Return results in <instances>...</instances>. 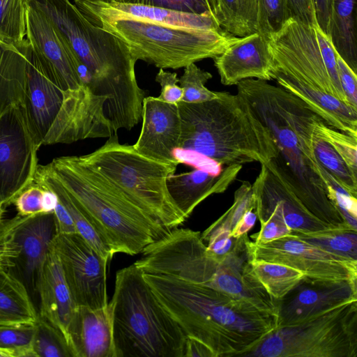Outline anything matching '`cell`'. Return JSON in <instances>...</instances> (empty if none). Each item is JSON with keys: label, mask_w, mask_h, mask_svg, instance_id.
<instances>
[{"label": "cell", "mask_w": 357, "mask_h": 357, "mask_svg": "<svg viewBox=\"0 0 357 357\" xmlns=\"http://www.w3.org/2000/svg\"><path fill=\"white\" fill-rule=\"evenodd\" d=\"M252 184L255 212L260 224L271 214L280 216L291 231L313 232L331 228L314 216L302 202L264 165Z\"/></svg>", "instance_id": "d6986e66"}, {"label": "cell", "mask_w": 357, "mask_h": 357, "mask_svg": "<svg viewBox=\"0 0 357 357\" xmlns=\"http://www.w3.org/2000/svg\"><path fill=\"white\" fill-rule=\"evenodd\" d=\"M80 156L164 227L174 229L186 220L167 187L168 176L178 165L142 155L133 145L121 144L117 133L93 152Z\"/></svg>", "instance_id": "52a82bcc"}, {"label": "cell", "mask_w": 357, "mask_h": 357, "mask_svg": "<svg viewBox=\"0 0 357 357\" xmlns=\"http://www.w3.org/2000/svg\"><path fill=\"white\" fill-rule=\"evenodd\" d=\"M268 42L273 70L349 105L339 80L337 52L317 26L289 18L280 31L268 36Z\"/></svg>", "instance_id": "30bf717a"}, {"label": "cell", "mask_w": 357, "mask_h": 357, "mask_svg": "<svg viewBox=\"0 0 357 357\" xmlns=\"http://www.w3.org/2000/svg\"><path fill=\"white\" fill-rule=\"evenodd\" d=\"M213 60L224 85H236L247 79H273L268 37L258 32L238 37Z\"/></svg>", "instance_id": "44dd1931"}, {"label": "cell", "mask_w": 357, "mask_h": 357, "mask_svg": "<svg viewBox=\"0 0 357 357\" xmlns=\"http://www.w3.org/2000/svg\"><path fill=\"white\" fill-rule=\"evenodd\" d=\"M260 225V230L250 236V238L253 240L252 241L256 243H268L291 232V230L288 227L282 218L275 213L271 214Z\"/></svg>", "instance_id": "ee69618b"}, {"label": "cell", "mask_w": 357, "mask_h": 357, "mask_svg": "<svg viewBox=\"0 0 357 357\" xmlns=\"http://www.w3.org/2000/svg\"><path fill=\"white\" fill-rule=\"evenodd\" d=\"M255 208V199L252 185L243 181L234 192L231 206L208 228L223 229L231 232L243 215L248 210Z\"/></svg>", "instance_id": "f35d334b"}, {"label": "cell", "mask_w": 357, "mask_h": 357, "mask_svg": "<svg viewBox=\"0 0 357 357\" xmlns=\"http://www.w3.org/2000/svg\"><path fill=\"white\" fill-rule=\"evenodd\" d=\"M142 126L135 149L151 160L178 165L174 151L179 147L181 122L177 105L148 96L143 100Z\"/></svg>", "instance_id": "ffe728a7"}, {"label": "cell", "mask_w": 357, "mask_h": 357, "mask_svg": "<svg viewBox=\"0 0 357 357\" xmlns=\"http://www.w3.org/2000/svg\"><path fill=\"white\" fill-rule=\"evenodd\" d=\"M242 167L241 165L225 166L218 176L195 169L174 173L167 178V190L174 204L187 219L206 198L225 192L236 179Z\"/></svg>", "instance_id": "cb8c5ba5"}, {"label": "cell", "mask_w": 357, "mask_h": 357, "mask_svg": "<svg viewBox=\"0 0 357 357\" xmlns=\"http://www.w3.org/2000/svg\"><path fill=\"white\" fill-rule=\"evenodd\" d=\"M52 21L87 73L85 84L106 96L104 111L114 133L131 130L142 120L144 91L138 85L137 60L113 33L88 20L70 0H29Z\"/></svg>", "instance_id": "3957f363"}, {"label": "cell", "mask_w": 357, "mask_h": 357, "mask_svg": "<svg viewBox=\"0 0 357 357\" xmlns=\"http://www.w3.org/2000/svg\"><path fill=\"white\" fill-rule=\"evenodd\" d=\"M26 0H0V40L23 41L26 36Z\"/></svg>", "instance_id": "e575fe53"}, {"label": "cell", "mask_w": 357, "mask_h": 357, "mask_svg": "<svg viewBox=\"0 0 357 357\" xmlns=\"http://www.w3.org/2000/svg\"><path fill=\"white\" fill-rule=\"evenodd\" d=\"M176 105L181 122L179 148L197 151L223 167L265 165L276 156L268 129L237 93L220 91L211 100Z\"/></svg>", "instance_id": "277c9868"}, {"label": "cell", "mask_w": 357, "mask_h": 357, "mask_svg": "<svg viewBox=\"0 0 357 357\" xmlns=\"http://www.w3.org/2000/svg\"><path fill=\"white\" fill-rule=\"evenodd\" d=\"M54 215L57 234H67L78 233L70 213L59 200L54 208Z\"/></svg>", "instance_id": "681fc988"}, {"label": "cell", "mask_w": 357, "mask_h": 357, "mask_svg": "<svg viewBox=\"0 0 357 357\" xmlns=\"http://www.w3.org/2000/svg\"><path fill=\"white\" fill-rule=\"evenodd\" d=\"M56 234L54 212L25 216L17 214L0 221V242H11L18 252L10 269L26 286L33 301L39 272Z\"/></svg>", "instance_id": "5bb4252c"}, {"label": "cell", "mask_w": 357, "mask_h": 357, "mask_svg": "<svg viewBox=\"0 0 357 357\" xmlns=\"http://www.w3.org/2000/svg\"><path fill=\"white\" fill-rule=\"evenodd\" d=\"M73 357H116L112 309L78 305L68 330Z\"/></svg>", "instance_id": "7402d4cb"}, {"label": "cell", "mask_w": 357, "mask_h": 357, "mask_svg": "<svg viewBox=\"0 0 357 357\" xmlns=\"http://www.w3.org/2000/svg\"><path fill=\"white\" fill-rule=\"evenodd\" d=\"M64 100L65 91L56 84L52 72L30 45L24 95L21 105L38 149L43 145H47Z\"/></svg>", "instance_id": "9a60e30c"}, {"label": "cell", "mask_w": 357, "mask_h": 357, "mask_svg": "<svg viewBox=\"0 0 357 357\" xmlns=\"http://www.w3.org/2000/svg\"><path fill=\"white\" fill-rule=\"evenodd\" d=\"M22 105L0 116V205L14 199L34 181L37 151Z\"/></svg>", "instance_id": "4fadbf2b"}, {"label": "cell", "mask_w": 357, "mask_h": 357, "mask_svg": "<svg viewBox=\"0 0 357 357\" xmlns=\"http://www.w3.org/2000/svg\"><path fill=\"white\" fill-rule=\"evenodd\" d=\"M0 357H13V356L9 351L0 348Z\"/></svg>", "instance_id": "db71d44e"}, {"label": "cell", "mask_w": 357, "mask_h": 357, "mask_svg": "<svg viewBox=\"0 0 357 357\" xmlns=\"http://www.w3.org/2000/svg\"><path fill=\"white\" fill-rule=\"evenodd\" d=\"M211 78L212 75L209 72L201 69L195 63L185 66L178 80L183 91L181 101L195 103L217 98L219 92L211 91L205 86Z\"/></svg>", "instance_id": "8d00e7d4"}, {"label": "cell", "mask_w": 357, "mask_h": 357, "mask_svg": "<svg viewBox=\"0 0 357 357\" xmlns=\"http://www.w3.org/2000/svg\"><path fill=\"white\" fill-rule=\"evenodd\" d=\"M291 18L317 26L314 0H287Z\"/></svg>", "instance_id": "7dc6e473"}, {"label": "cell", "mask_w": 357, "mask_h": 357, "mask_svg": "<svg viewBox=\"0 0 357 357\" xmlns=\"http://www.w3.org/2000/svg\"><path fill=\"white\" fill-rule=\"evenodd\" d=\"M259 0H215V18L220 26L236 37L258 31Z\"/></svg>", "instance_id": "f546056e"}, {"label": "cell", "mask_w": 357, "mask_h": 357, "mask_svg": "<svg viewBox=\"0 0 357 357\" xmlns=\"http://www.w3.org/2000/svg\"><path fill=\"white\" fill-rule=\"evenodd\" d=\"M143 276L185 335L215 357L241 356L278 326V314L249 301L170 276Z\"/></svg>", "instance_id": "7a4b0ae2"}, {"label": "cell", "mask_w": 357, "mask_h": 357, "mask_svg": "<svg viewBox=\"0 0 357 357\" xmlns=\"http://www.w3.org/2000/svg\"><path fill=\"white\" fill-rule=\"evenodd\" d=\"M36 294L39 300L38 314L59 329L67 340L68 327L77 305L59 260L50 248L39 272Z\"/></svg>", "instance_id": "603a6c76"}, {"label": "cell", "mask_w": 357, "mask_h": 357, "mask_svg": "<svg viewBox=\"0 0 357 357\" xmlns=\"http://www.w3.org/2000/svg\"><path fill=\"white\" fill-rule=\"evenodd\" d=\"M315 128L357 176V137L332 128L321 119Z\"/></svg>", "instance_id": "74e56055"}, {"label": "cell", "mask_w": 357, "mask_h": 357, "mask_svg": "<svg viewBox=\"0 0 357 357\" xmlns=\"http://www.w3.org/2000/svg\"><path fill=\"white\" fill-rule=\"evenodd\" d=\"M278 85L301 100L332 128L357 137V108L325 92L273 70Z\"/></svg>", "instance_id": "d4e9b609"}, {"label": "cell", "mask_w": 357, "mask_h": 357, "mask_svg": "<svg viewBox=\"0 0 357 357\" xmlns=\"http://www.w3.org/2000/svg\"><path fill=\"white\" fill-rule=\"evenodd\" d=\"M212 3H213V8H214V11H215V0H211Z\"/></svg>", "instance_id": "9f6ffc18"}, {"label": "cell", "mask_w": 357, "mask_h": 357, "mask_svg": "<svg viewBox=\"0 0 357 357\" xmlns=\"http://www.w3.org/2000/svg\"><path fill=\"white\" fill-rule=\"evenodd\" d=\"M357 300V281H328L304 277L277 300L278 327L302 323L349 301Z\"/></svg>", "instance_id": "e0dca14e"}, {"label": "cell", "mask_w": 357, "mask_h": 357, "mask_svg": "<svg viewBox=\"0 0 357 357\" xmlns=\"http://www.w3.org/2000/svg\"><path fill=\"white\" fill-rule=\"evenodd\" d=\"M291 233L328 253L357 261V230L334 228L313 232Z\"/></svg>", "instance_id": "d6a6232c"}, {"label": "cell", "mask_w": 357, "mask_h": 357, "mask_svg": "<svg viewBox=\"0 0 357 357\" xmlns=\"http://www.w3.org/2000/svg\"><path fill=\"white\" fill-rule=\"evenodd\" d=\"M47 165L115 254H139L171 230L138 207L81 156L56 158Z\"/></svg>", "instance_id": "5b68a950"}, {"label": "cell", "mask_w": 357, "mask_h": 357, "mask_svg": "<svg viewBox=\"0 0 357 357\" xmlns=\"http://www.w3.org/2000/svg\"><path fill=\"white\" fill-rule=\"evenodd\" d=\"M25 17L26 39L52 72L56 84L63 91L82 86L79 71L84 66L52 21L29 0Z\"/></svg>", "instance_id": "2e32d148"}, {"label": "cell", "mask_w": 357, "mask_h": 357, "mask_svg": "<svg viewBox=\"0 0 357 357\" xmlns=\"http://www.w3.org/2000/svg\"><path fill=\"white\" fill-rule=\"evenodd\" d=\"M37 318L26 286L10 268L0 266V325L35 323Z\"/></svg>", "instance_id": "4316f807"}, {"label": "cell", "mask_w": 357, "mask_h": 357, "mask_svg": "<svg viewBox=\"0 0 357 357\" xmlns=\"http://www.w3.org/2000/svg\"><path fill=\"white\" fill-rule=\"evenodd\" d=\"M317 123V122H316ZM316 124V123H315ZM311 146L316 162L351 195L357 197V176L314 126Z\"/></svg>", "instance_id": "4dcf8cb0"}, {"label": "cell", "mask_w": 357, "mask_h": 357, "mask_svg": "<svg viewBox=\"0 0 357 357\" xmlns=\"http://www.w3.org/2000/svg\"><path fill=\"white\" fill-rule=\"evenodd\" d=\"M107 2L141 4L167 8L174 10L211 15L215 11L211 0H102Z\"/></svg>", "instance_id": "60d3db41"}, {"label": "cell", "mask_w": 357, "mask_h": 357, "mask_svg": "<svg viewBox=\"0 0 357 357\" xmlns=\"http://www.w3.org/2000/svg\"><path fill=\"white\" fill-rule=\"evenodd\" d=\"M17 255V250L11 242H0V266L12 268Z\"/></svg>", "instance_id": "f5cc1de1"}, {"label": "cell", "mask_w": 357, "mask_h": 357, "mask_svg": "<svg viewBox=\"0 0 357 357\" xmlns=\"http://www.w3.org/2000/svg\"><path fill=\"white\" fill-rule=\"evenodd\" d=\"M357 0H332L329 38L338 55L357 73Z\"/></svg>", "instance_id": "83f0119b"}, {"label": "cell", "mask_w": 357, "mask_h": 357, "mask_svg": "<svg viewBox=\"0 0 357 357\" xmlns=\"http://www.w3.org/2000/svg\"><path fill=\"white\" fill-rule=\"evenodd\" d=\"M179 79L176 73L165 71L160 68L155 81L161 86V92L158 97L162 101L176 105L182 100L183 91L178 84Z\"/></svg>", "instance_id": "f6af8a7d"}, {"label": "cell", "mask_w": 357, "mask_h": 357, "mask_svg": "<svg viewBox=\"0 0 357 357\" xmlns=\"http://www.w3.org/2000/svg\"><path fill=\"white\" fill-rule=\"evenodd\" d=\"M109 303L116 357H183L186 335L134 264L116 272Z\"/></svg>", "instance_id": "8992f818"}, {"label": "cell", "mask_w": 357, "mask_h": 357, "mask_svg": "<svg viewBox=\"0 0 357 357\" xmlns=\"http://www.w3.org/2000/svg\"><path fill=\"white\" fill-rule=\"evenodd\" d=\"M3 213V207L0 205V221L3 219L2 215Z\"/></svg>", "instance_id": "11a10c76"}, {"label": "cell", "mask_w": 357, "mask_h": 357, "mask_svg": "<svg viewBox=\"0 0 357 357\" xmlns=\"http://www.w3.org/2000/svg\"><path fill=\"white\" fill-rule=\"evenodd\" d=\"M75 5L93 24L99 22L135 20L176 27L218 29L221 27L211 15L184 13L141 4L75 0Z\"/></svg>", "instance_id": "ac0fdd59"}, {"label": "cell", "mask_w": 357, "mask_h": 357, "mask_svg": "<svg viewBox=\"0 0 357 357\" xmlns=\"http://www.w3.org/2000/svg\"><path fill=\"white\" fill-rule=\"evenodd\" d=\"M339 80L350 105L357 108V73H354L345 61L336 54Z\"/></svg>", "instance_id": "bcb514c9"}, {"label": "cell", "mask_w": 357, "mask_h": 357, "mask_svg": "<svg viewBox=\"0 0 357 357\" xmlns=\"http://www.w3.org/2000/svg\"><path fill=\"white\" fill-rule=\"evenodd\" d=\"M241 356L357 357V300L278 327Z\"/></svg>", "instance_id": "9c48e42d"}, {"label": "cell", "mask_w": 357, "mask_h": 357, "mask_svg": "<svg viewBox=\"0 0 357 357\" xmlns=\"http://www.w3.org/2000/svg\"><path fill=\"white\" fill-rule=\"evenodd\" d=\"M236 86L275 142L277 155L264 165L320 221L331 228H352L329 199L312 149L311 133L321 118L298 97L268 81L247 79Z\"/></svg>", "instance_id": "6da1fadb"}, {"label": "cell", "mask_w": 357, "mask_h": 357, "mask_svg": "<svg viewBox=\"0 0 357 357\" xmlns=\"http://www.w3.org/2000/svg\"><path fill=\"white\" fill-rule=\"evenodd\" d=\"M94 24L121 39L137 61L164 70L178 69L205 59H214L238 38L222 28L190 29L135 20Z\"/></svg>", "instance_id": "ba28073f"}, {"label": "cell", "mask_w": 357, "mask_h": 357, "mask_svg": "<svg viewBox=\"0 0 357 357\" xmlns=\"http://www.w3.org/2000/svg\"><path fill=\"white\" fill-rule=\"evenodd\" d=\"M173 155L178 164H185L212 175H219L224 169V167L217 161L191 149L178 147L174 151Z\"/></svg>", "instance_id": "7bdbcfd3"}, {"label": "cell", "mask_w": 357, "mask_h": 357, "mask_svg": "<svg viewBox=\"0 0 357 357\" xmlns=\"http://www.w3.org/2000/svg\"><path fill=\"white\" fill-rule=\"evenodd\" d=\"M291 18L287 0H259L258 33L268 36Z\"/></svg>", "instance_id": "ab89813d"}, {"label": "cell", "mask_w": 357, "mask_h": 357, "mask_svg": "<svg viewBox=\"0 0 357 357\" xmlns=\"http://www.w3.org/2000/svg\"><path fill=\"white\" fill-rule=\"evenodd\" d=\"M46 188L35 182L22 190L13 201L17 214L31 215L46 213L45 195Z\"/></svg>", "instance_id": "b9f144b4"}, {"label": "cell", "mask_w": 357, "mask_h": 357, "mask_svg": "<svg viewBox=\"0 0 357 357\" xmlns=\"http://www.w3.org/2000/svg\"><path fill=\"white\" fill-rule=\"evenodd\" d=\"M246 248L250 260L285 265L310 279L357 281V261L328 253L291 232L265 243L248 238Z\"/></svg>", "instance_id": "8fae6325"}, {"label": "cell", "mask_w": 357, "mask_h": 357, "mask_svg": "<svg viewBox=\"0 0 357 357\" xmlns=\"http://www.w3.org/2000/svg\"><path fill=\"white\" fill-rule=\"evenodd\" d=\"M35 183L52 190L59 202L70 213L79 234L103 258L107 261L115 255L112 248L99 234L92 222L75 204L70 195L54 176L48 165H38L36 171Z\"/></svg>", "instance_id": "f1b7e54d"}, {"label": "cell", "mask_w": 357, "mask_h": 357, "mask_svg": "<svg viewBox=\"0 0 357 357\" xmlns=\"http://www.w3.org/2000/svg\"><path fill=\"white\" fill-rule=\"evenodd\" d=\"M183 357H215L213 351L201 341L186 336Z\"/></svg>", "instance_id": "f907efd6"}, {"label": "cell", "mask_w": 357, "mask_h": 357, "mask_svg": "<svg viewBox=\"0 0 357 357\" xmlns=\"http://www.w3.org/2000/svg\"><path fill=\"white\" fill-rule=\"evenodd\" d=\"M32 349L36 357H73L64 335L38 314Z\"/></svg>", "instance_id": "836d02e7"}, {"label": "cell", "mask_w": 357, "mask_h": 357, "mask_svg": "<svg viewBox=\"0 0 357 357\" xmlns=\"http://www.w3.org/2000/svg\"><path fill=\"white\" fill-rule=\"evenodd\" d=\"M50 249L59 260L77 306L98 308L108 304L106 275L109 261L78 233L56 234Z\"/></svg>", "instance_id": "7c38bea8"}, {"label": "cell", "mask_w": 357, "mask_h": 357, "mask_svg": "<svg viewBox=\"0 0 357 357\" xmlns=\"http://www.w3.org/2000/svg\"><path fill=\"white\" fill-rule=\"evenodd\" d=\"M29 50L26 38L17 43L0 40V116L23 101Z\"/></svg>", "instance_id": "484cf974"}, {"label": "cell", "mask_w": 357, "mask_h": 357, "mask_svg": "<svg viewBox=\"0 0 357 357\" xmlns=\"http://www.w3.org/2000/svg\"><path fill=\"white\" fill-rule=\"evenodd\" d=\"M35 323L0 325V348L13 357H36L32 349Z\"/></svg>", "instance_id": "d590c367"}, {"label": "cell", "mask_w": 357, "mask_h": 357, "mask_svg": "<svg viewBox=\"0 0 357 357\" xmlns=\"http://www.w3.org/2000/svg\"><path fill=\"white\" fill-rule=\"evenodd\" d=\"M256 278L275 300L284 297L305 276L285 265L262 260H250Z\"/></svg>", "instance_id": "1f68e13d"}, {"label": "cell", "mask_w": 357, "mask_h": 357, "mask_svg": "<svg viewBox=\"0 0 357 357\" xmlns=\"http://www.w3.org/2000/svg\"><path fill=\"white\" fill-rule=\"evenodd\" d=\"M317 26L329 38L332 0H314Z\"/></svg>", "instance_id": "c3c4849f"}, {"label": "cell", "mask_w": 357, "mask_h": 357, "mask_svg": "<svg viewBox=\"0 0 357 357\" xmlns=\"http://www.w3.org/2000/svg\"><path fill=\"white\" fill-rule=\"evenodd\" d=\"M257 218L255 210L250 209L247 211L234 227L231 231V235L234 238H238L248 234L255 225Z\"/></svg>", "instance_id": "816d5d0a"}]
</instances>
